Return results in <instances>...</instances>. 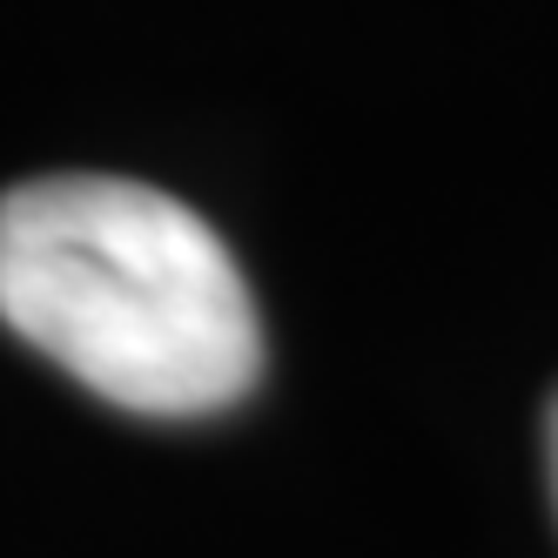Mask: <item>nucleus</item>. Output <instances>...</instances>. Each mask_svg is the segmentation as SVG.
Returning a JSON list of instances; mask_svg holds the SVG:
<instances>
[{
	"instance_id": "1",
	"label": "nucleus",
	"mask_w": 558,
	"mask_h": 558,
	"mask_svg": "<svg viewBox=\"0 0 558 558\" xmlns=\"http://www.w3.org/2000/svg\"><path fill=\"white\" fill-rule=\"evenodd\" d=\"M0 324L135 417H216L263 377L243 263L182 195L129 175L0 195Z\"/></svg>"
},
{
	"instance_id": "2",
	"label": "nucleus",
	"mask_w": 558,
	"mask_h": 558,
	"mask_svg": "<svg viewBox=\"0 0 558 558\" xmlns=\"http://www.w3.org/2000/svg\"><path fill=\"white\" fill-rule=\"evenodd\" d=\"M545 485H551V518H558V390L545 404Z\"/></svg>"
}]
</instances>
